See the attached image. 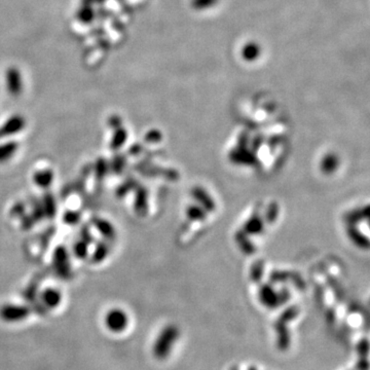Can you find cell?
<instances>
[{
	"label": "cell",
	"mask_w": 370,
	"mask_h": 370,
	"mask_svg": "<svg viewBox=\"0 0 370 370\" xmlns=\"http://www.w3.org/2000/svg\"><path fill=\"white\" fill-rule=\"evenodd\" d=\"M178 337H179V329L177 326L175 325L165 326L160 331V333L158 334V336L156 337L153 343V347H152L153 356L158 360L166 359L170 356L171 350L175 342L177 341Z\"/></svg>",
	"instance_id": "obj_1"
},
{
	"label": "cell",
	"mask_w": 370,
	"mask_h": 370,
	"mask_svg": "<svg viewBox=\"0 0 370 370\" xmlns=\"http://www.w3.org/2000/svg\"><path fill=\"white\" fill-rule=\"evenodd\" d=\"M298 314V308L295 306L287 308L278 319L275 323V332H276V345L281 350L288 349L291 341L290 331L287 327V324L293 320Z\"/></svg>",
	"instance_id": "obj_2"
},
{
	"label": "cell",
	"mask_w": 370,
	"mask_h": 370,
	"mask_svg": "<svg viewBox=\"0 0 370 370\" xmlns=\"http://www.w3.org/2000/svg\"><path fill=\"white\" fill-rule=\"evenodd\" d=\"M104 323L109 331L113 333H120L124 331L128 325V316L123 309L114 307L107 311L104 318Z\"/></svg>",
	"instance_id": "obj_3"
},
{
	"label": "cell",
	"mask_w": 370,
	"mask_h": 370,
	"mask_svg": "<svg viewBox=\"0 0 370 370\" xmlns=\"http://www.w3.org/2000/svg\"><path fill=\"white\" fill-rule=\"evenodd\" d=\"M29 314L30 308L26 305L5 303L0 306V319L6 323L21 322Z\"/></svg>",
	"instance_id": "obj_4"
},
{
	"label": "cell",
	"mask_w": 370,
	"mask_h": 370,
	"mask_svg": "<svg viewBox=\"0 0 370 370\" xmlns=\"http://www.w3.org/2000/svg\"><path fill=\"white\" fill-rule=\"evenodd\" d=\"M4 81L7 92L12 97H17L23 92L24 83L20 69L14 66H10L5 70Z\"/></svg>",
	"instance_id": "obj_5"
},
{
	"label": "cell",
	"mask_w": 370,
	"mask_h": 370,
	"mask_svg": "<svg viewBox=\"0 0 370 370\" xmlns=\"http://www.w3.org/2000/svg\"><path fill=\"white\" fill-rule=\"evenodd\" d=\"M26 127V118L21 114H13L0 125V139H7L20 134Z\"/></svg>",
	"instance_id": "obj_6"
},
{
	"label": "cell",
	"mask_w": 370,
	"mask_h": 370,
	"mask_svg": "<svg viewBox=\"0 0 370 370\" xmlns=\"http://www.w3.org/2000/svg\"><path fill=\"white\" fill-rule=\"evenodd\" d=\"M261 52V46L256 41L246 42L240 48V57L247 63H253L257 61Z\"/></svg>",
	"instance_id": "obj_7"
},
{
	"label": "cell",
	"mask_w": 370,
	"mask_h": 370,
	"mask_svg": "<svg viewBox=\"0 0 370 370\" xmlns=\"http://www.w3.org/2000/svg\"><path fill=\"white\" fill-rule=\"evenodd\" d=\"M53 264L55 266V270L57 272L62 275V276H68V274L70 273V264H69V259L67 256V252H65L64 249L59 248L57 249L54 256H53Z\"/></svg>",
	"instance_id": "obj_8"
},
{
	"label": "cell",
	"mask_w": 370,
	"mask_h": 370,
	"mask_svg": "<svg viewBox=\"0 0 370 370\" xmlns=\"http://www.w3.org/2000/svg\"><path fill=\"white\" fill-rule=\"evenodd\" d=\"M62 301V293L54 288H47L41 293V302L45 307L55 308Z\"/></svg>",
	"instance_id": "obj_9"
},
{
	"label": "cell",
	"mask_w": 370,
	"mask_h": 370,
	"mask_svg": "<svg viewBox=\"0 0 370 370\" xmlns=\"http://www.w3.org/2000/svg\"><path fill=\"white\" fill-rule=\"evenodd\" d=\"M33 182L40 188H48L54 179V174L50 169H41L33 174Z\"/></svg>",
	"instance_id": "obj_10"
},
{
	"label": "cell",
	"mask_w": 370,
	"mask_h": 370,
	"mask_svg": "<svg viewBox=\"0 0 370 370\" xmlns=\"http://www.w3.org/2000/svg\"><path fill=\"white\" fill-rule=\"evenodd\" d=\"M18 144L12 140L0 142V163L9 161L17 152Z\"/></svg>",
	"instance_id": "obj_11"
},
{
	"label": "cell",
	"mask_w": 370,
	"mask_h": 370,
	"mask_svg": "<svg viewBox=\"0 0 370 370\" xmlns=\"http://www.w3.org/2000/svg\"><path fill=\"white\" fill-rule=\"evenodd\" d=\"M114 131L111 137V141H110V147L111 149L115 150V149H119L122 145H124L126 138H127V133L126 130L124 127H122L120 124L113 126Z\"/></svg>",
	"instance_id": "obj_12"
},
{
	"label": "cell",
	"mask_w": 370,
	"mask_h": 370,
	"mask_svg": "<svg viewBox=\"0 0 370 370\" xmlns=\"http://www.w3.org/2000/svg\"><path fill=\"white\" fill-rule=\"evenodd\" d=\"M96 228L98 229V231L103 234L104 236L106 237H112L114 236V229H113V226L112 224L109 222V221H106V220H102V219H99L96 223Z\"/></svg>",
	"instance_id": "obj_13"
},
{
	"label": "cell",
	"mask_w": 370,
	"mask_h": 370,
	"mask_svg": "<svg viewBox=\"0 0 370 370\" xmlns=\"http://www.w3.org/2000/svg\"><path fill=\"white\" fill-rule=\"evenodd\" d=\"M94 16H95V13H94V10L91 7L89 6H82L78 9L77 11V17L80 22L84 23V24H87L89 22H91L94 20Z\"/></svg>",
	"instance_id": "obj_14"
},
{
	"label": "cell",
	"mask_w": 370,
	"mask_h": 370,
	"mask_svg": "<svg viewBox=\"0 0 370 370\" xmlns=\"http://www.w3.org/2000/svg\"><path fill=\"white\" fill-rule=\"evenodd\" d=\"M219 0H191V6L193 9L202 11L214 7Z\"/></svg>",
	"instance_id": "obj_15"
},
{
	"label": "cell",
	"mask_w": 370,
	"mask_h": 370,
	"mask_svg": "<svg viewBox=\"0 0 370 370\" xmlns=\"http://www.w3.org/2000/svg\"><path fill=\"white\" fill-rule=\"evenodd\" d=\"M87 253H88V248H87V245L85 244V242L81 240L75 245L74 254L76 255V257L84 258L85 256H87Z\"/></svg>",
	"instance_id": "obj_16"
},
{
	"label": "cell",
	"mask_w": 370,
	"mask_h": 370,
	"mask_svg": "<svg viewBox=\"0 0 370 370\" xmlns=\"http://www.w3.org/2000/svg\"><path fill=\"white\" fill-rule=\"evenodd\" d=\"M107 254H108V248L105 245L100 244V246H98L96 248L95 252H94V255H92L94 260L95 261H101L106 257Z\"/></svg>",
	"instance_id": "obj_17"
},
{
	"label": "cell",
	"mask_w": 370,
	"mask_h": 370,
	"mask_svg": "<svg viewBox=\"0 0 370 370\" xmlns=\"http://www.w3.org/2000/svg\"><path fill=\"white\" fill-rule=\"evenodd\" d=\"M358 353L360 355L361 358H367L368 356V350H369V345H368V340L367 339H362L359 343H358Z\"/></svg>",
	"instance_id": "obj_18"
},
{
	"label": "cell",
	"mask_w": 370,
	"mask_h": 370,
	"mask_svg": "<svg viewBox=\"0 0 370 370\" xmlns=\"http://www.w3.org/2000/svg\"><path fill=\"white\" fill-rule=\"evenodd\" d=\"M368 361L367 358H360L358 364H357V369L358 370H368Z\"/></svg>",
	"instance_id": "obj_19"
},
{
	"label": "cell",
	"mask_w": 370,
	"mask_h": 370,
	"mask_svg": "<svg viewBox=\"0 0 370 370\" xmlns=\"http://www.w3.org/2000/svg\"><path fill=\"white\" fill-rule=\"evenodd\" d=\"M248 370H257V368H256V367H254V366H251Z\"/></svg>",
	"instance_id": "obj_20"
},
{
	"label": "cell",
	"mask_w": 370,
	"mask_h": 370,
	"mask_svg": "<svg viewBox=\"0 0 370 370\" xmlns=\"http://www.w3.org/2000/svg\"><path fill=\"white\" fill-rule=\"evenodd\" d=\"M229 370H238V369H237L235 366H233V367H231Z\"/></svg>",
	"instance_id": "obj_21"
}]
</instances>
